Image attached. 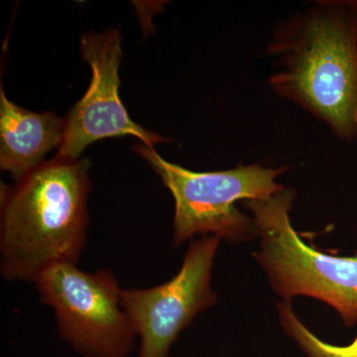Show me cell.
<instances>
[{
    "label": "cell",
    "instance_id": "cell-5",
    "mask_svg": "<svg viewBox=\"0 0 357 357\" xmlns=\"http://www.w3.org/2000/svg\"><path fill=\"white\" fill-rule=\"evenodd\" d=\"M34 284L41 302L55 312L59 335L79 356L130 357L137 335L121 306L114 272L58 263Z\"/></svg>",
    "mask_w": 357,
    "mask_h": 357
},
{
    "label": "cell",
    "instance_id": "cell-9",
    "mask_svg": "<svg viewBox=\"0 0 357 357\" xmlns=\"http://www.w3.org/2000/svg\"><path fill=\"white\" fill-rule=\"evenodd\" d=\"M276 304L284 332L292 338L307 357H357V337L351 344L344 347L328 344L302 323L294 312L291 303L277 301Z\"/></svg>",
    "mask_w": 357,
    "mask_h": 357
},
{
    "label": "cell",
    "instance_id": "cell-1",
    "mask_svg": "<svg viewBox=\"0 0 357 357\" xmlns=\"http://www.w3.org/2000/svg\"><path fill=\"white\" fill-rule=\"evenodd\" d=\"M269 55L274 93L357 138V1H319L276 30Z\"/></svg>",
    "mask_w": 357,
    "mask_h": 357
},
{
    "label": "cell",
    "instance_id": "cell-4",
    "mask_svg": "<svg viewBox=\"0 0 357 357\" xmlns=\"http://www.w3.org/2000/svg\"><path fill=\"white\" fill-rule=\"evenodd\" d=\"M141 155L175 199L174 245L196 234L215 236L229 243L257 236L252 218L236 208L238 202L265 199L285 189L276 178L288 167L265 168L253 164L217 172H194L170 163L153 149L136 143Z\"/></svg>",
    "mask_w": 357,
    "mask_h": 357
},
{
    "label": "cell",
    "instance_id": "cell-3",
    "mask_svg": "<svg viewBox=\"0 0 357 357\" xmlns=\"http://www.w3.org/2000/svg\"><path fill=\"white\" fill-rule=\"evenodd\" d=\"M293 189L265 199L243 202L251 213L259 248L255 253L282 301L298 296L318 299L333 307L344 325H357V257L326 255L307 245L294 229Z\"/></svg>",
    "mask_w": 357,
    "mask_h": 357
},
{
    "label": "cell",
    "instance_id": "cell-7",
    "mask_svg": "<svg viewBox=\"0 0 357 357\" xmlns=\"http://www.w3.org/2000/svg\"><path fill=\"white\" fill-rule=\"evenodd\" d=\"M81 48L84 61L93 70V77L88 91L66 116L64 138L56 156L79 159L91 143L119 136H135L153 149L156 143L169 141L134 122L121 102L119 93L122 59L119 30L84 34Z\"/></svg>",
    "mask_w": 357,
    "mask_h": 357
},
{
    "label": "cell",
    "instance_id": "cell-8",
    "mask_svg": "<svg viewBox=\"0 0 357 357\" xmlns=\"http://www.w3.org/2000/svg\"><path fill=\"white\" fill-rule=\"evenodd\" d=\"M66 119L18 107L0 89V168L18 181L43 163L45 155L60 146Z\"/></svg>",
    "mask_w": 357,
    "mask_h": 357
},
{
    "label": "cell",
    "instance_id": "cell-6",
    "mask_svg": "<svg viewBox=\"0 0 357 357\" xmlns=\"http://www.w3.org/2000/svg\"><path fill=\"white\" fill-rule=\"evenodd\" d=\"M220 237L191 241L180 271L146 289H122L121 306L139 338L137 357H169L173 344L197 316L217 303L211 272Z\"/></svg>",
    "mask_w": 357,
    "mask_h": 357
},
{
    "label": "cell",
    "instance_id": "cell-2",
    "mask_svg": "<svg viewBox=\"0 0 357 357\" xmlns=\"http://www.w3.org/2000/svg\"><path fill=\"white\" fill-rule=\"evenodd\" d=\"M88 159L44 161L13 185L1 187L0 273L35 283L58 263L77 264L86 244Z\"/></svg>",
    "mask_w": 357,
    "mask_h": 357
},
{
    "label": "cell",
    "instance_id": "cell-10",
    "mask_svg": "<svg viewBox=\"0 0 357 357\" xmlns=\"http://www.w3.org/2000/svg\"><path fill=\"white\" fill-rule=\"evenodd\" d=\"M356 257H357V250H356Z\"/></svg>",
    "mask_w": 357,
    "mask_h": 357
}]
</instances>
